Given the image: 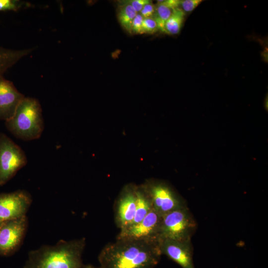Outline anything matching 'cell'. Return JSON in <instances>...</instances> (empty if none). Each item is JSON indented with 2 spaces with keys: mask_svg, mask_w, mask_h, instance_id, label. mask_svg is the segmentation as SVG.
Here are the masks:
<instances>
[{
  "mask_svg": "<svg viewBox=\"0 0 268 268\" xmlns=\"http://www.w3.org/2000/svg\"><path fill=\"white\" fill-rule=\"evenodd\" d=\"M5 126L18 138L23 140L39 138L44 129V123L39 101L25 97L12 117L5 121Z\"/></svg>",
  "mask_w": 268,
  "mask_h": 268,
  "instance_id": "obj_3",
  "label": "cell"
},
{
  "mask_svg": "<svg viewBox=\"0 0 268 268\" xmlns=\"http://www.w3.org/2000/svg\"><path fill=\"white\" fill-rule=\"evenodd\" d=\"M27 163L23 149L3 133H0V186L10 180Z\"/></svg>",
  "mask_w": 268,
  "mask_h": 268,
  "instance_id": "obj_5",
  "label": "cell"
},
{
  "mask_svg": "<svg viewBox=\"0 0 268 268\" xmlns=\"http://www.w3.org/2000/svg\"><path fill=\"white\" fill-rule=\"evenodd\" d=\"M201 2V0H177V9L186 15L191 13Z\"/></svg>",
  "mask_w": 268,
  "mask_h": 268,
  "instance_id": "obj_19",
  "label": "cell"
},
{
  "mask_svg": "<svg viewBox=\"0 0 268 268\" xmlns=\"http://www.w3.org/2000/svg\"><path fill=\"white\" fill-rule=\"evenodd\" d=\"M24 97L11 81L0 75V120L10 119Z\"/></svg>",
  "mask_w": 268,
  "mask_h": 268,
  "instance_id": "obj_12",
  "label": "cell"
},
{
  "mask_svg": "<svg viewBox=\"0 0 268 268\" xmlns=\"http://www.w3.org/2000/svg\"><path fill=\"white\" fill-rule=\"evenodd\" d=\"M162 216L153 209L138 223L120 229L116 239L159 241V231Z\"/></svg>",
  "mask_w": 268,
  "mask_h": 268,
  "instance_id": "obj_7",
  "label": "cell"
},
{
  "mask_svg": "<svg viewBox=\"0 0 268 268\" xmlns=\"http://www.w3.org/2000/svg\"><path fill=\"white\" fill-rule=\"evenodd\" d=\"M135 193L136 196L135 212L134 218L130 225L139 222L153 209L151 199L142 184L135 185Z\"/></svg>",
  "mask_w": 268,
  "mask_h": 268,
  "instance_id": "obj_13",
  "label": "cell"
},
{
  "mask_svg": "<svg viewBox=\"0 0 268 268\" xmlns=\"http://www.w3.org/2000/svg\"><path fill=\"white\" fill-rule=\"evenodd\" d=\"M155 12V4L150 0L146 3L139 12L142 16L144 18L152 17Z\"/></svg>",
  "mask_w": 268,
  "mask_h": 268,
  "instance_id": "obj_22",
  "label": "cell"
},
{
  "mask_svg": "<svg viewBox=\"0 0 268 268\" xmlns=\"http://www.w3.org/2000/svg\"><path fill=\"white\" fill-rule=\"evenodd\" d=\"M31 51V49L14 50L0 47V75H2L21 58L30 54Z\"/></svg>",
  "mask_w": 268,
  "mask_h": 268,
  "instance_id": "obj_15",
  "label": "cell"
},
{
  "mask_svg": "<svg viewBox=\"0 0 268 268\" xmlns=\"http://www.w3.org/2000/svg\"><path fill=\"white\" fill-rule=\"evenodd\" d=\"M144 18L138 13L134 17L132 25V33L143 34L142 23Z\"/></svg>",
  "mask_w": 268,
  "mask_h": 268,
  "instance_id": "obj_21",
  "label": "cell"
},
{
  "mask_svg": "<svg viewBox=\"0 0 268 268\" xmlns=\"http://www.w3.org/2000/svg\"><path fill=\"white\" fill-rule=\"evenodd\" d=\"M177 0L158 1L155 4V12L152 17L156 21L159 30L162 32L165 22L177 9Z\"/></svg>",
  "mask_w": 268,
  "mask_h": 268,
  "instance_id": "obj_14",
  "label": "cell"
},
{
  "mask_svg": "<svg viewBox=\"0 0 268 268\" xmlns=\"http://www.w3.org/2000/svg\"><path fill=\"white\" fill-rule=\"evenodd\" d=\"M82 268H101L99 267H95L90 264L83 265Z\"/></svg>",
  "mask_w": 268,
  "mask_h": 268,
  "instance_id": "obj_24",
  "label": "cell"
},
{
  "mask_svg": "<svg viewBox=\"0 0 268 268\" xmlns=\"http://www.w3.org/2000/svg\"><path fill=\"white\" fill-rule=\"evenodd\" d=\"M31 202L30 195L24 190L0 194V221L26 216Z\"/></svg>",
  "mask_w": 268,
  "mask_h": 268,
  "instance_id": "obj_9",
  "label": "cell"
},
{
  "mask_svg": "<svg viewBox=\"0 0 268 268\" xmlns=\"http://www.w3.org/2000/svg\"><path fill=\"white\" fill-rule=\"evenodd\" d=\"M159 248L164 255L182 268H195L190 241L159 240Z\"/></svg>",
  "mask_w": 268,
  "mask_h": 268,
  "instance_id": "obj_11",
  "label": "cell"
},
{
  "mask_svg": "<svg viewBox=\"0 0 268 268\" xmlns=\"http://www.w3.org/2000/svg\"><path fill=\"white\" fill-rule=\"evenodd\" d=\"M123 2L130 4L138 13L143 7L150 0H122Z\"/></svg>",
  "mask_w": 268,
  "mask_h": 268,
  "instance_id": "obj_23",
  "label": "cell"
},
{
  "mask_svg": "<svg viewBox=\"0 0 268 268\" xmlns=\"http://www.w3.org/2000/svg\"><path fill=\"white\" fill-rule=\"evenodd\" d=\"M30 5L29 2L19 0H0V11H17Z\"/></svg>",
  "mask_w": 268,
  "mask_h": 268,
  "instance_id": "obj_18",
  "label": "cell"
},
{
  "mask_svg": "<svg viewBox=\"0 0 268 268\" xmlns=\"http://www.w3.org/2000/svg\"><path fill=\"white\" fill-rule=\"evenodd\" d=\"M26 216L4 221L0 227V256H9L20 247L27 227Z\"/></svg>",
  "mask_w": 268,
  "mask_h": 268,
  "instance_id": "obj_8",
  "label": "cell"
},
{
  "mask_svg": "<svg viewBox=\"0 0 268 268\" xmlns=\"http://www.w3.org/2000/svg\"><path fill=\"white\" fill-rule=\"evenodd\" d=\"M85 239L61 240L30 251L23 268H82Z\"/></svg>",
  "mask_w": 268,
  "mask_h": 268,
  "instance_id": "obj_2",
  "label": "cell"
},
{
  "mask_svg": "<svg viewBox=\"0 0 268 268\" xmlns=\"http://www.w3.org/2000/svg\"><path fill=\"white\" fill-rule=\"evenodd\" d=\"M159 241L116 239L105 245L98 259L101 268H153L161 253Z\"/></svg>",
  "mask_w": 268,
  "mask_h": 268,
  "instance_id": "obj_1",
  "label": "cell"
},
{
  "mask_svg": "<svg viewBox=\"0 0 268 268\" xmlns=\"http://www.w3.org/2000/svg\"><path fill=\"white\" fill-rule=\"evenodd\" d=\"M135 185L129 184L120 192L114 204V219L116 226L122 229L132 222L135 212Z\"/></svg>",
  "mask_w": 268,
  "mask_h": 268,
  "instance_id": "obj_10",
  "label": "cell"
},
{
  "mask_svg": "<svg viewBox=\"0 0 268 268\" xmlns=\"http://www.w3.org/2000/svg\"><path fill=\"white\" fill-rule=\"evenodd\" d=\"M186 15L178 9L175 11L165 22L162 32L174 35L179 33L182 27Z\"/></svg>",
  "mask_w": 268,
  "mask_h": 268,
  "instance_id": "obj_17",
  "label": "cell"
},
{
  "mask_svg": "<svg viewBox=\"0 0 268 268\" xmlns=\"http://www.w3.org/2000/svg\"><path fill=\"white\" fill-rule=\"evenodd\" d=\"M119 3L118 11L119 22L124 29L131 34L132 23L137 13L130 4L122 1Z\"/></svg>",
  "mask_w": 268,
  "mask_h": 268,
  "instance_id": "obj_16",
  "label": "cell"
},
{
  "mask_svg": "<svg viewBox=\"0 0 268 268\" xmlns=\"http://www.w3.org/2000/svg\"><path fill=\"white\" fill-rule=\"evenodd\" d=\"M142 185L151 199L153 209L161 216L186 206L182 198L164 182L148 179Z\"/></svg>",
  "mask_w": 268,
  "mask_h": 268,
  "instance_id": "obj_6",
  "label": "cell"
},
{
  "mask_svg": "<svg viewBox=\"0 0 268 268\" xmlns=\"http://www.w3.org/2000/svg\"><path fill=\"white\" fill-rule=\"evenodd\" d=\"M196 223L187 206L163 215L159 231V240L190 241Z\"/></svg>",
  "mask_w": 268,
  "mask_h": 268,
  "instance_id": "obj_4",
  "label": "cell"
},
{
  "mask_svg": "<svg viewBox=\"0 0 268 268\" xmlns=\"http://www.w3.org/2000/svg\"><path fill=\"white\" fill-rule=\"evenodd\" d=\"M4 222V221H3ZM2 221H0V226H1V225L2 224L3 222Z\"/></svg>",
  "mask_w": 268,
  "mask_h": 268,
  "instance_id": "obj_25",
  "label": "cell"
},
{
  "mask_svg": "<svg viewBox=\"0 0 268 268\" xmlns=\"http://www.w3.org/2000/svg\"><path fill=\"white\" fill-rule=\"evenodd\" d=\"M159 30L158 24L153 17L143 19L142 23L143 34H154Z\"/></svg>",
  "mask_w": 268,
  "mask_h": 268,
  "instance_id": "obj_20",
  "label": "cell"
}]
</instances>
